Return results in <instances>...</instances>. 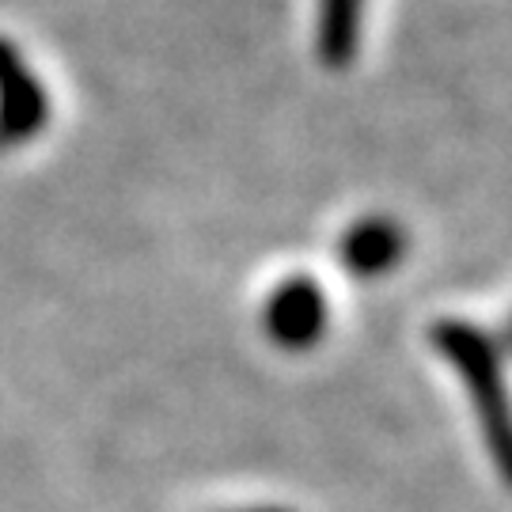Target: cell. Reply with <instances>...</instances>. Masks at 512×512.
Wrapping results in <instances>:
<instances>
[{"mask_svg":"<svg viewBox=\"0 0 512 512\" xmlns=\"http://www.w3.org/2000/svg\"><path fill=\"white\" fill-rule=\"evenodd\" d=\"M433 338H437L440 353H448V361L459 368L467 391L475 395L486 444L494 452L501 475L512 482V406L509 395L501 391V368H497L494 349L478 330L463 327V323H444Z\"/></svg>","mask_w":512,"mask_h":512,"instance_id":"6da1fadb","label":"cell"},{"mask_svg":"<svg viewBox=\"0 0 512 512\" xmlns=\"http://www.w3.org/2000/svg\"><path fill=\"white\" fill-rule=\"evenodd\" d=\"M323 323H327V300L311 277H293L270 296L266 327L281 346H311L323 334Z\"/></svg>","mask_w":512,"mask_h":512,"instance_id":"7a4b0ae2","label":"cell"},{"mask_svg":"<svg viewBox=\"0 0 512 512\" xmlns=\"http://www.w3.org/2000/svg\"><path fill=\"white\" fill-rule=\"evenodd\" d=\"M368 0H315V54L330 69H346L361 50Z\"/></svg>","mask_w":512,"mask_h":512,"instance_id":"3957f363","label":"cell"},{"mask_svg":"<svg viewBox=\"0 0 512 512\" xmlns=\"http://www.w3.org/2000/svg\"><path fill=\"white\" fill-rule=\"evenodd\" d=\"M406 251V236L395 220L372 217L353 224L346 236H342V266L349 274L376 277L387 274Z\"/></svg>","mask_w":512,"mask_h":512,"instance_id":"277c9868","label":"cell"},{"mask_svg":"<svg viewBox=\"0 0 512 512\" xmlns=\"http://www.w3.org/2000/svg\"><path fill=\"white\" fill-rule=\"evenodd\" d=\"M262 512H274V509H262Z\"/></svg>","mask_w":512,"mask_h":512,"instance_id":"5b68a950","label":"cell"}]
</instances>
